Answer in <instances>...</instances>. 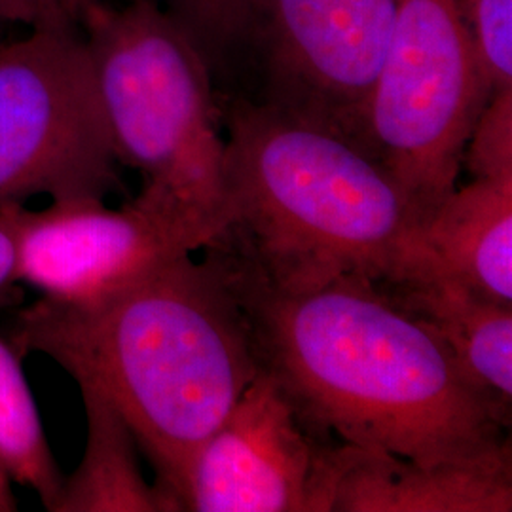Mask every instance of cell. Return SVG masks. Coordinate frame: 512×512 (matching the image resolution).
<instances>
[{
	"instance_id": "obj_1",
	"label": "cell",
	"mask_w": 512,
	"mask_h": 512,
	"mask_svg": "<svg viewBox=\"0 0 512 512\" xmlns=\"http://www.w3.org/2000/svg\"><path fill=\"white\" fill-rule=\"evenodd\" d=\"M247 315L260 366L342 442L421 465L511 450V410L463 374L439 338L365 277L275 289L213 247Z\"/></svg>"
},
{
	"instance_id": "obj_2",
	"label": "cell",
	"mask_w": 512,
	"mask_h": 512,
	"mask_svg": "<svg viewBox=\"0 0 512 512\" xmlns=\"http://www.w3.org/2000/svg\"><path fill=\"white\" fill-rule=\"evenodd\" d=\"M179 256L93 306L40 298L14 348L37 351L118 410L156 469L167 512L194 452L260 372L253 332L219 258Z\"/></svg>"
},
{
	"instance_id": "obj_3",
	"label": "cell",
	"mask_w": 512,
	"mask_h": 512,
	"mask_svg": "<svg viewBox=\"0 0 512 512\" xmlns=\"http://www.w3.org/2000/svg\"><path fill=\"white\" fill-rule=\"evenodd\" d=\"M224 139L226 220L205 247L283 291L399 270L420 213L366 148L251 101Z\"/></svg>"
},
{
	"instance_id": "obj_4",
	"label": "cell",
	"mask_w": 512,
	"mask_h": 512,
	"mask_svg": "<svg viewBox=\"0 0 512 512\" xmlns=\"http://www.w3.org/2000/svg\"><path fill=\"white\" fill-rule=\"evenodd\" d=\"M118 164L137 198L203 232L224 228V145L213 67L152 0L99 2L82 27Z\"/></svg>"
},
{
	"instance_id": "obj_5",
	"label": "cell",
	"mask_w": 512,
	"mask_h": 512,
	"mask_svg": "<svg viewBox=\"0 0 512 512\" xmlns=\"http://www.w3.org/2000/svg\"><path fill=\"white\" fill-rule=\"evenodd\" d=\"M459 0H401L366 112V148L427 219L458 188L492 99Z\"/></svg>"
},
{
	"instance_id": "obj_6",
	"label": "cell",
	"mask_w": 512,
	"mask_h": 512,
	"mask_svg": "<svg viewBox=\"0 0 512 512\" xmlns=\"http://www.w3.org/2000/svg\"><path fill=\"white\" fill-rule=\"evenodd\" d=\"M116 154L80 31L0 42V207L35 196L105 200Z\"/></svg>"
},
{
	"instance_id": "obj_7",
	"label": "cell",
	"mask_w": 512,
	"mask_h": 512,
	"mask_svg": "<svg viewBox=\"0 0 512 512\" xmlns=\"http://www.w3.org/2000/svg\"><path fill=\"white\" fill-rule=\"evenodd\" d=\"M401 0H247L262 103L366 148V112ZM368 150V148H366Z\"/></svg>"
},
{
	"instance_id": "obj_8",
	"label": "cell",
	"mask_w": 512,
	"mask_h": 512,
	"mask_svg": "<svg viewBox=\"0 0 512 512\" xmlns=\"http://www.w3.org/2000/svg\"><path fill=\"white\" fill-rule=\"evenodd\" d=\"M260 368L184 473L181 511L330 512L336 446Z\"/></svg>"
},
{
	"instance_id": "obj_9",
	"label": "cell",
	"mask_w": 512,
	"mask_h": 512,
	"mask_svg": "<svg viewBox=\"0 0 512 512\" xmlns=\"http://www.w3.org/2000/svg\"><path fill=\"white\" fill-rule=\"evenodd\" d=\"M209 238L139 198L110 209L105 200L21 207L18 279L40 298L93 306L124 291Z\"/></svg>"
},
{
	"instance_id": "obj_10",
	"label": "cell",
	"mask_w": 512,
	"mask_h": 512,
	"mask_svg": "<svg viewBox=\"0 0 512 512\" xmlns=\"http://www.w3.org/2000/svg\"><path fill=\"white\" fill-rule=\"evenodd\" d=\"M512 456L421 465L342 442L330 512H511Z\"/></svg>"
},
{
	"instance_id": "obj_11",
	"label": "cell",
	"mask_w": 512,
	"mask_h": 512,
	"mask_svg": "<svg viewBox=\"0 0 512 512\" xmlns=\"http://www.w3.org/2000/svg\"><path fill=\"white\" fill-rule=\"evenodd\" d=\"M410 272L439 274L512 306V181L456 188L414 230L387 281Z\"/></svg>"
},
{
	"instance_id": "obj_12",
	"label": "cell",
	"mask_w": 512,
	"mask_h": 512,
	"mask_svg": "<svg viewBox=\"0 0 512 512\" xmlns=\"http://www.w3.org/2000/svg\"><path fill=\"white\" fill-rule=\"evenodd\" d=\"M380 287L439 338L473 385L511 410L512 306L431 272H410Z\"/></svg>"
},
{
	"instance_id": "obj_13",
	"label": "cell",
	"mask_w": 512,
	"mask_h": 512,
	"mask_svg": "<svg viewBox=\"0 0 512 512\" xmlns=\"http://www.w3.org/2000/svg\"><path fill=\"white\" fill-rule=\"evenodd\" d=\"M78 387L88 442L78 469L65 476L55 512H167L164 497L141 475L139 446L128 423L97 389Z\"/></svg>"
},
{
	"instance_id": "obj_14",
	"label": "cell",
	"mask_w": 512,
	"mask_h": 512,
	"mask_svg": "<svg viewBox=\"0 0 512 512\" xmlns=\"http://www.w3.org/2000/svg\"><path fill=\"white\" fill-rule=\"evenodd\" d=\"M0 463L12 482L33 490L44 509L57 511L65 475L46 439L18 349L0 340Z\"/></svg>"
},
{
	"instance_id": "obj_15",
	"label": "cell",
	"mask_w": 512,
	"mask_h": 512,
	"mask_svg": "<svg viewBox=\"0 0 512 512\" xmlns=\"http://www.w3.org/2000/svg\"><path fill=\"white\" fill-rule=\"evenodd\" d=\"M175 19L215 67L243 46L247 0H152Z\"/></svg>"
},
{
	"instance_id": "obj_16",
	"label": "cell",
	"mask_w": 512,
	"mask_h": 512,
	"mask_svg": "<svg viewBox=\"0 0 512 512\" xmlns=\"http://www.w3.org/2000/svg\"><path fill=\"white\" fill-rule=\"evenodd\" d=\"M492 93L512 90V0H459Z\"/></svg>"
},
{
	"instance_id": "obj_17",
	"label": "cell",
	"mask_w": 512,
	"mask_h": 512,
	"mask_svg": "<svg viewBox=\"0 0 512 512\" xmlns=\"http://www.w3.org/2000/svg\"><path fill=\"white\" fill-rule=\"evenodd\" d=\"M475 179L512 181V90L492 95L463 150Z\"/></svg>"
},
{
	"instance_id": "obj_18",
	"label": "cell",
	"mask_w": 512,
	"mask_h": 512,
	"mask_svg": "<svg viewBox=\"0 0 512 512\" xmlns=\"http://www.w3.org/2000/svg\"><path fill=\"white\" fill-rule=\"evenodd\" d=\"M103 0H0V23L27 31H80Z\"/></svg>"
},
{
	"instance_id": "obj_19",
	"label": "cell",
	"mask_w": 512,
	"mask_h": 512,
	"mask_svg": "<svg viewBox=\"0 0 512 512\" xmlns=\"http://www.w3.org/2000/svg\"><path fill=\"white\" fill-rule=\"evenodd\" d=\"M23 205L25 203H12L0 207V296L19 281V228Z\"/></svg>"
},
{
	"instance_id": "obj_20",
	"label": "cell",
	"mask_w": 512,
	"mask_h": 512,
	"mask_svg": "<svg viewBox=\"0 0 512 512\" xmlns=\"http://www.w3.org/2000/svg\"><path fill=\"white\" fill-rule=\"evenodd\" d=\"M12 478L0 463V512L18 511V499L12 490Z\"/></svg>"
},
{
	"instance_id": "obj_21",
	"label": "cell",
	"mask_w": 512,
	"mask_h": 512,
	"mask_svg": "<svg viewBox=\"0 0 512 512\" xmlns=\"http://www.w3.org/2000/svg\"><path fill=\"white\" fill-rule=\"evenodd\" d=\"M0 27H4V25H2V23H0Z\"/></svg>"
}]
</instances>
